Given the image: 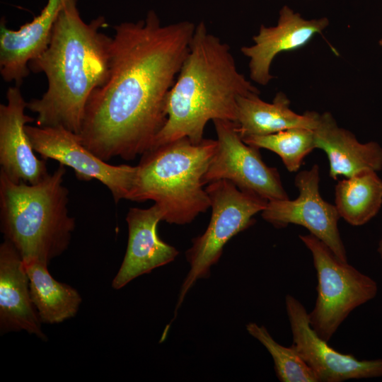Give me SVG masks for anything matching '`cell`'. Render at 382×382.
Here are the masks:
<instances>
[{
    "label": "cell",
    "instance_id": "cell-1",
    "mask_svg": "<svg viewBox=\"0 0 382 382\" xmlns=\"http://www.w3.org/2000/svg\"><path fill=\"white\" fill-rule=\"evenodd\" d=\"M195 26L163 25L152 10L114 26L108 76L89 97L78 134L87 149L107 162L133 160L152 148Z\"/></svg>",
    "mask_w": 382,
    "mask_h": 382
},
{
    "label": "cell",
    "instance_id": "cell-2",
    "mask_svg": "<svg viewBox=\"0 0 382 382\" xmlns=\"http://www.w3.org/2000/svg\"><path fill=\"white\" fill-rule=\"evenodd\" d=\"M106 25L103 16L86 23L77 0H66L47 47L28 64L30 71L44 73L48 83L41 98L27 103L37 114V126L79 134L88 100L109 74L112 37L100 32Z\"/></svg>",
    "mask_w": 382,
    "mask_h": 382
},
{
    "label": "cell",
    "instance_id": "cell-3",
    "mask_svg": "<svg viewBox=\"0 0 382 382\" xmlns=\"http://www.w3.org/2000/svg\"><path fill=\"white\" fill-rule=\"evenodd\" d=\"M260 93L238 71L228 45L200 21L168 93L167 120L152 148L183 137L200 143L209 121L235 122L238 98Z\"/></svg>",
    "mask_w": 382,
    "mask_h": 382
},
{
    "label": "cell",
    "instance_id": "cell-4",
    "mask_svg": "<svg viewBox=\"0 0 382 382\" xmlns=\"http://www.w3.org/2000/svg\"><path fill=\"white\" fill-rule=\"evenodd\" d=\"M65 166L38 183H16L0 171V223L4 239L23 262L47 265L68 248L75 228L69 215V190L63 185Z\"/></svg>",
    "mask_w": 382,
    "mask_h": 382
},
{
    "label": "cell",
    "instance_id": "cell-5",
    "mask_svg": "<svg viewBox=\"0 0 382 382\" xmlns=\"http://www.w3.org/2000/svg\"><path fill=\"white\" fill-rule=\"evenodd\" d=\"M216 149V140L194 144L187 137L151 149L141 155L128 199L154 201L163 221L190 224L210 208L203 178Z\"/></svg>",
    "mask_w": 382,
    "mask_h": 382
},
{
    "label": "cell",
    "instance_id": "cell-6",
    "mask_svg": "<svg viewBox=\"0 0 382 382\" xmlns=\"http://www.w3.org/2000/svg\"><path fill=\"white\" fill-rule=\"evenodd\" d=\"M205 190L210 199V221L205 231L192 239V246L186 251L190 270L180 287L175 312L196 282L209 277L210 269L219 260L224 245L252 226L253 216L261 213L268 202L226 180L210 183Z\"/></svg>",
    "mask_w": 382,
    "mask_h": 382
},
{
    "label": "cell",
    "instance_id": "cell-7",
    "mask_svg": "<svg viewBox=\"0 0 382 382\" xmlns=\"http://www.w3.org/2000/svg\"><path fill=\"white\" fill-rule=\"evenodd\" d=\"M299 238L312 254L318 279L316 303L308 313L310 324L328 342L354 309L376 297L378 285L369 276L338 259L315 236L299 235Z\"/></svg>",
    "mask_w": 382,
    "mask_h": 382
},
{
    "label": "cell",
    "instance_id": "cell-8",
    "mask_svg": "<svg viewBox=\"0 0 382 382\" xmlns=\"http://www.w3.org/2000/svg\"><path fill=\"white\" fill-rule=\"evenodd\" d=\"M213 122L217 149L204 175V185L226 180L268 201L289 199L277 169L265 163L259 149L243 141L236 122L226 120Z\"/></svg>",
    "mask_w": 382,
    "mask_h": 382
},
{
    "label": "cell",
    "instance_id": "cell-9",
    "mask_svg": "<svg viewBox=\"0 0 382 382\" xmlns=\"http://www.w3.org/2000/svg\"><path fill=\"white\" fill-rule=\"evenodd\" d=\"M26 133L35 152L71 168L79 180H96L110 191L115 203L128 199L137 166H114L100 159L81 142L79 136L62 127L27 125Z\"/></svg>",
    "mask_w": 382,
    "mask_h": 382
},
{
    "label": "cell",
    "instance_id": "cell-10",
    "mask_svg": "<svg viewBox=\"0 0 382 382\" xmlns=\"http://www.w3.org/2000/svg\"><path fill=\"white\" fill-rule=\"evenodd\" d=\"M319 167L300 171L294 185L299 196L294 200L268 201L261 212L264 220L276 228L296 224L323 242L340 260L347 262V253L337 227L340 216L335 205L325 201L319 192Z\"/></svg>",
    "mask_w": 382,
    "mask_h": 382
},
{
    "label": "cell",
    "instance_id": "cell-11",
    "mask_svg": "<svg viewBox=\"0 0 382 382\" xmlns=\"http://www.w3.org/2000/svg\"><path fill=\"white\" fill-rule=\"evenodd\" d=\"M285 304L292 333L291 345L314 372L318 382L382 377V359L359 360L352 354L335 350L312 328L308 313L298 299L287 294Z\"/></svg>",
    "mask_w": 382,
    "mask_h": 382
},
{
    "label": "cell",
    "instance_id": "cell-12",
    "mask_svg": "<svg viewBox=\"0 0 382 382\" xmlns=\"http://www.w3.org/2000/svg\"><path fill=\"white\" fill-rule=\"evenodd\" d=\"M328 25V18L305 19L289 6H284L276 25H261L257 34L253 37L254 44L241 48L249 59L251 80L262 86L268 84L274 78L270 67L277 55L303 47Z\"/></svg>",
    "mask_w": 382,
    "mask_h": 382
},
{
    "label": "cell",
    "instance_id": "cell-13",
    "mask_svg": "<svg viewBox=\"0 0 382 382\" xmlns=\"http://www.w3.org/2000/svg\"><path fill=\"white\" fill-rule=\"evenodd\" d=\"M6 99L0 105V171L16 183H38L49 173L45 159L35 155L25 131L35 119L25 113L28 102L19 86L8 88Z\"/></svg>",
    "mask_w": 382,
    "mask_h": 382
},
{
    "label": "cell",
    "instance_id": "cell-14",
    "mask_svg": "<svg viewBox=\"0 0 382 382\" xmlns=\"http://www.w3.org/2000/svg\"><path fill=\"white\" fill-rule=\"evenodd\" d=\"M163 212L154 204L146 209L130 208L126 216L128 242L122 265L112 282L115 289L124 287L139 276L173 262L179 251L162 241L157 231Z\"/></svg>",
    "mask_w": 382,
    "mask_h": 382
},
{
    "label": "cell",
    "instance_id": "cell-15",
    "mask_svg": "<svg viewBox=\"0 0 382 382\" xmlns=\"http://www.w3.org/2000/svg\"><path fill=\"white\" fill-rule=\"evenodd\" d=\"M66 0H47L39 15L30 22L11 30L3 18L0 23V73L6 82L21 85L28 76L30 61L50 42L54 25Z\"/></svg>",
    "mask_w": 382,
    "mask_h": 382
},
{
    "label": "cell",
    "instance_id": "cell-16",
    "mask_svg": "<svg viewBox=\"0 0 382 382\" xmlns=\"http://www.w3.org/2000/svg\"><path fill=\"white\" fill-rule=\"evenodd\" d=\"M32 301L23 260L8 241L0 245L1 333L25 330L42 340L46 336Z\"/></svg>",
    "mask_w": 382,
    "mask_h": 382
},
{
    "label": "cell",
    "instance_id": "cell-17",
    "mask_svg": "<svg viewBox=\"0 0 382 382\" xmlns=\"http://www.w3.org/2000/svg\"><path fill=\"white\" fill-rule=\"evenodd\" d=\"M313 131L316 149L328 158L332 178L382 169V147L375 141L360 143L352 132L337 125L330 112H318Z\"/></svg>",
    "mask_w": 382,
    "mask_h": 382
},
{
    "label": "cell",
    "instance_id": "cell-18",
    "mask_svg": "<svg viewBox=\"0 0 382 382\" xmlns=\"http://www.w3.org/2000/svg\"><path fill=\"white\" fill-rule=\"evenodd\" d=\"M259 93L241 96L237 99V130L242 139L265 136L293 127L313 129L318 112L297 114L290 108V100L279 92L272 103L262 100Z\"/></svg>",
    "mask_w": 382,
    "mask_h": 382
},
{
    "label": "cell",
    "instance_id": "cell-19",
    "mask_svg": "<svg viewBox=\"0 0 382 382\" xmlns=\"http://www.w3.org/2000/svg\"><path fill=\"white\" fill-rule=\"evenodd\" d=\"M23 263L31 299L41 322L59 323L74 317L82 301L77 290L54 279L48 265L37 260Z\"/></svg>",
    "mask_w": 382,
    "mask_h": 382
},
{
    "label": "cell",
    "instance_id": "cell-20",
    "mask_svg": "<svg viewBox=\"0 0 382 382\" xmlns=\"http://www.w3.org/2000/svg\"><path fill=\"white\" fill-rule=\"evenodd\" d=\"M335 207L352 226L369 222L382 205V180L375 170H365L337 182Z\"/></svg>",
    "mask_w": 382,
    "mask_h": 382
},
{
    "label": "cell",
    "instance_id": "cell-21",
    "mask_svg": "<svg viewBox=\"0 0 382 382\" xmlns=\"http://www.w3.org/2000/svg\"><path fill=\"white\" fill-rule=\"evenodd\" d=\"M243 141L259 149H266L277 154L290 172L299 170L304 158L316 149L314 131L306 127H293Z\"/></svg>",
    "mask_w": 382,
    "mask_h": 382
},
{
    "label": "cell",
    "instance_id": "cell-22",
    "mask_svg": "<svg viewBox=\"0 0 382 382\" xmlns=\"http://www.w3.org/2000/svg\"><path fill=\"white\" fill-rule=\"evenodd\" d=\"M246 330L257 340L273 359L274 371L282 382H318L312 369L304 361L296 349L277 342L264 325L255 323L246 325Z\"/></svg>",
    "mask_w": 382,
    "mask_h": 382
},
{
    "label": "cell",
    "instance_id": "cell-23",
    "mask_svg": "<svg viewBox=\"0 0 382 382\" xmlns=\"http://www.w3.org/2000/svg\"><path fill=\"white\" fill-rule=\"evenodd\" d=\"M377 251L382 259V238L379 241L377 248Z\"/></svg>",
    "mask_w": 382,
    "mask_h": 382
},
{
    "label": "cell",
    "instance_id": "cell-24",
    "mask_svg": "<svg viewBox=\"0 0 382 382\" xmlns=\"http://www.w3.org/2000/svg\"><path fill=\"white\" fill-rule=\"evenodd\" d=\"M378 43L382 47V38L379 40Z\"/></svg>",
    "mask_w": 382,
    "mask_h": 382
}]
</instances>
